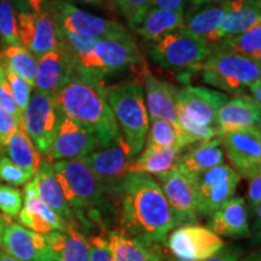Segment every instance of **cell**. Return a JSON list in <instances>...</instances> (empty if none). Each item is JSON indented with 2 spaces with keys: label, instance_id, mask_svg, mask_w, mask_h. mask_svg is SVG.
<instances>
[{
  "label": "cell",
  "instance_id": "17",
  "mask_svg": "<svg viewBox=\"0 0 261 261\" xmlns=\"http://www.w3.org/2000/svg\"><path fill=\"white\" fill-rule=\"evenodd\" d=\"M166 200L180 223L194 224L198 218L197 191L194 179L185 175L178 167L156 175Z\"/></svg>",
  "mask_w": 261,
  "mask_h": 261
},
{
  "label": "cell",
  "instance_id": "9",
  "mask_svg": "<svg viewBox=\"0 0 261 261\" xmlns=\"http://www.w3.org/2000/svg\"><path fill=\"white\" fill-rule=\"evenodd\" d=\"M57 29L92 39H122L132 37L128 29L113 19L98 17L67 0L50 2Z\"/></svg>",
  "mask_w": 261,
  "mask_h": 261
},
{
  "label": "cell",
  "instance_id": "53",
  "mask_svg": "<svg viewBox=\"0 0 261 261\" xmlns=\"http://www.w3.org/2000/svg\"><path fill=\"white\" fill-rule=\"evenodd\" d=\"M3 230H4V223H3V218L0 217V240H2Z\"/></svg>",
  "mask_w": 261,
  "mask_h": 261
},
{
  "label": "cell",
  "instance_id": "28",
  "mask_svg": "<svg viewBox=\"0 0 261 261\" xmlns=\"http://www.w3.org/2000/svg\"><path fill=\"white\" fill-rule=\"evenodd\" d=\"M181 148L169 146V148H151L145 146L142 154L130 162L128 173H142V174H162L177 167L179 159L182 154Z\"/></svg>",
  "mask_w": 261,
  "mask_h": 261
},
{
  "label": "cell",
  "instance_id": "1",
  "mask_svg": "<svg viewBox=\"0 0 261 261\" xmlns=\"http://www.w3.org/2000/svg\"><path fill=\"white\" fill-rule=\"evenodd\" d=\"M119 208L120 231L148 243H165L180 225L159 182L148 174L128 173L113 192Z\"/></svg>",
  "mask_w": 261,
  "mask_h": 261
},
{
  "label": "cell",
  "instance_id": "47",
  "mask_svg": "<svg viewBox=\"0 0 261 261\" xmlns=\"http://www.w3.org/2000/svg\"><path fill=\"white\" fill-rule=\"evenodd\" d=\"M261 3V0H215V4L220 5L221 8H224L227 11L230 10L241 8V6L249 5V4H257Z\"/></svg>",
  "mask_w": 261,
  "mask_h": 261
},
{
  "label": "cell",
  "instance_id": "54",
  "mask_svg": "<svg viewBox=\"0 0 261 261\" xmlns=\"http://www.w3.org/2000/svg\"><path fill=\"white\" fill-rule=\"evenodd\" d=\"M112 3H113L114 5L117 6V4H119V0H112Z\"/></svg>",
  "mask_w": 261,
  "mask_h": 261
},
{
  "label": "cell",
  "instance_id": "21",
  "mask_svg": "<svg viewBox=\"0 0 261 261\" xmlns=\"http://www.w3.org/2000/svg\"><path fill=\"white\" fill-rule=\"evenodd\" d=\"M261 106L250 94L241 93L228 99L217 113L220 135L233 130L256 127L260 128Z\"/></svg>",
  "mask_w": 261,
  "mask_h": 261
},
{
  "label": "cell",
  "instance_id": "49",
  "mask_svg": "<svg viewBox=\"0 0 261 261\" xmlns=\"http://www.w3.org/2000/svg\"><path fill=\"white\" fill-rule=\"evenodd\" d=\"M67 2H70V0H67ZM73 2L85 3V4L94 5L98 6V8H107V6L110 5L112 0H73Z\"/></svg>",
  "mask_w": 261,
  "mask_h": 261
},
{
  "label": "cell",
  "instance_id": "33",
  "mask_svg": "<svg viewBox=\"0 0 261 261\" xmlns=\"http://www.w3.org/2000/svg\"><path fill=\"white\" fill-rule=\"evenodd\" d=\"M211 47L249 58L261 64V23L236 37L223 39L217 44L211 45Z\"/></svg>",
  "mask_w": 261,
  "mask_h": 261
},
{
  "label": "cell",
  "instance_id": "52",
  "mask_svg": "<svg viewBox=\"0 0 261 261\" xmlns=\"http://www.w3.org/2000/svg\"><path fill=\"white\" fill-rule=\"evenodd\" d=\"M0 261H18V260H16L15 257L9 255L6 252H0Z\"/></svg>",
  "mask_w": 261,
  "mask_h": 261
},
{
  "label": "cell",
  "instance_id": "37",
  "mask_svg": "<svg viewBox=\"0 0 261 261\" xmlns=\"http://www.w3.org/2000/svg\"><path fill=\"white\" fill-rule=\"evenodd\" d=\"M117 8L121 10L129 28L136 31L151 9V0H119Z\"/></svg>",
  "mask_w": 261,
  "mask_h": 261
},
{
  "label": "cell",
  "instance_id": "40",
  "mask_svg": "<svg viewBox=\"0 0 261 261\" xmlns=\"http://www.w3.org/2000/svg\"><path fill=\"white\" fill-rule=\"evenodd\" d=\"M33 175L24 169L15 165L5 156L0 158V180L8 182L12 187H22L31 180Z\"/></svg>",
  "mask_w": 261,
  "mask_h": 261
},
{
  "label": "cell",
  "instance_id": "45",
  "mask_svg": "<svg viewBox=\"0 0 261 261\" xmlns=\"http://www.w3.org/2000/svg\"><path fill=\"white\" fill-rule=\"evenodd\" d=\"M240 255V250L232 247H226V244H225L224 248H221L219 252L201 261H238Z\"/></svg>",
  "mask_w": 261,
  "mask_h": 261
},
{
  "label": "cell",
  "instance_id": "26",
  "mask_svg": "<svg viewBox=\"0 0 261 261\" xmlns=\"http://www.w3.org/2000/svg\"><path fill=\"white\" fill-rule=\"evenodd\" d=\"M114 261H162L163 252L159 243L127 236L122 231H110L108 234Z\"/></svg>",
  "mask_w": 261,
  "mask_h": 261
},
{
  "label": "cell",
  "instance_id": "48",
  "mask_svg": "<svg viewBox=\"0 0 261 261\" xmlns=\"http://www.w3.org/2000/svg\"><path fill=\"white\" fill-rule=\"evenodd\" d=\"M248 89H249L250 93H252L250 96L253 97V99L261 106V81L256 80L255 83H253Z\"/></svg>",
  "mask_w": 261,
  "mask_h": 261
},
{
  "label": "cell",
  "instance_id": "8",
  "mask_svg": "<svg viewBox=\"0 0 261 261\" xmlns=\"http://www.w3.org/2000/svg\"><path fill=\"white\" fill-rule=\"evenodd\" d=\"M212 48L203 39L195 37L184 29L168 33L151 42L149 55L151 60L166 69H191L210 56Z\"/></svg>",
  "mask_w": 261,
  "mask_h": 261
},
{
  "label": "cell",
  "instance_id": "10",
  "mask_svg": "<svg viewBox=\"0 0 261 261\" xmlns=\"http://www.w3.org/2000/svg\"><path fill=\"white\" fill-rule=\"evenodd\" d=\"M97 149H99V143L96 133L89 127L74 121L57 108L56 130L50 148L45 154V160L52 163L85 158Z\"/></svg>",
  "mask_w": 261,
  "mask_h": 261
},
{
  "label": "cell",
  "instance_id": "25",
  "mask_svg": "<svg viewBox=\"0 0 261 261\" xmlns=\"http://www.w3.org/2000/svg\"><path fill=\"white\" fill-rule=\"evenodd\" d=\"M17 217L22 226L40 234L64 231L70 225L46 204L42 203L27 187L24 188V205Z\"/></svg>",
  "mask_w": 261,
  "mask_h": 261
},
{
  "label": "cell",
  "instance_id": "19",
  "mask_svg": "<svg viewBox=\"0 0 261 261\" xmlns=\"http://www.w3.org/2000/svg\"><path fill=\"white\" fill-rule=\"evenodd\" d=\"M0 241L5 252L18 261H56L45 234L34 232L19 224L4 227Z\"/></svg>",
  "mask_w": 261,
  "mask_h": 261
},
{
  "label": "cell",
  "instance_id": "38",
  "mask_svg": "<svg viewBox=\"0 0 261 261\" xmlns=\"http://www.w3.org/2000/svg\"><path fill=\"white\" fill-rule=\"evenodd\" d=\"M4 69L6 79H8L10 90H11L16 106H17L18 110L22 113V115H23V110L25 109V107H27L29 98H31L33 87L27 83V81L21 79V77L17 76L15 73H12L11 70H9L5 65Z\"/></svg>",
  "mask_w": 261,
  "mask_h": 261
},
{
  "label": "cell",
  "instance_id": "22",
  "mask_svg": "<svg viewBox=\"0 0 261 261\" xmlns=\"http://www.w3.org/2000/svg\"><path fill=\"white\" fill-rule=\"evenodd\" d=\"M29 190L33 191L42 203L51 208L55 213H57L62 219L68 224H75L74 215L71 213L69 205L65 202L63 192L61 190L56 175L52 169L51 162L41 161L38 171L34 173L31 180L25 184Z\"/></svg>",
  "mask_w": 261,
  "mask_h": 261
},
{
  "label": "cell",
  "instance_id": "32",
  "mask_svg": "<svg viewBox=\"0 0 261 261\" xmlns=\"http://www.w3.org/2000/svg\"><path fill=\"white\" fill-rule=\"evenodd\" d=\"M261 23V3L241 6L226 12L223 23L215 33L213 44L226 38L236 37Z\"/></svg>",
  "mask_w": 261,
  "mask_h": 261
},
{
  "label": "cell",
  "instance_id": "36",
  "mask_svg": "<svg viewBox=\"0 0 261 261\" xmlns=\"http://www.w3.org/2000/svg\"><path fill=\"white\" fill-rule=\"evenodd\" d=\"M0 40L6 46L21 45L17 17L12 0H0Z\"/></svg>",
  "mask_w": 261,
  "mask_h": 261
},
{
  "label": "cell",
  "instance_id": "6",
  "mask_svg": "<svg viewBox=\"0 0 261 261\" xmlns=\"http://www.w3.org/2000/svg\"><path fill=\"white\" fill-rule=\"evenodd\" d=\"M198 70L204 84L226 93H243L261 77L260 63L215 48H212L210 56L196 68V71Z\"/></svg>",
  "mask_w": 261,
  "mask_h": 261
},
{
  "label": "cell",
  "instance_id": "18",
  "mask_svg": "<svg viewBox=\"0 0 261 261\" xmlns=\"http://www.w3.org/2000/svg\"><path fill=\"white\" fill-rule=\"evenodd\" d=\"M177 87L167 81L159 79L154 74L146 73L144 81V100L150 120H165L177 130L180 140L187 148L189 140L179 123L174 104V94Z\"/></svg>",
  "mask_w": 261,
  "mask_h": 261
},
{
  "label": "cell",
  "instance_id": "4",
  "mask_svg": "<svg viewBox=\"0 0 261 261\" xmlns=\"http://www.w3.org/2000/svg\"><path fill=\"white\" fill-rule=\"evenodd\" d=\"M52 169L71 213L83 220L103 204L106 190L97 180L84 158L52 162Z\"/></svg>",
  "mask_w": 261,
  "mask_h": 261
},
{
  "label": "cell",
  "instance_id": "14",
  "mask_svg": "<svg viewBox=\"0 0 261 261\" xmlns=\"http://www.w3.org/2000/svg\"><path fill=\"white\" fill-rule=\"evenodd\" d=\"M25 132L41 155L50 148L57 126V102L52 94L34 91L23 110Z\"/></svg>",
  "mask_w": 261,
  "mask_h": 261
},
{
  "label": "cell",
  "instance_id": "30",
  "mask_svg": "<svg viewBox=\"0 0 261 261\" xmlns=\"http://www.w3.org/2000/svg\"><path fill=\"white\" fill-rule=\"evenodd\" d=\"M9 160L24 171L34 175L41 163V154L35 148L25 132L23 122L18 123L17 129L9 137L4 145Z\"/></svg>",
  "mask_w": 261,
  "mask_h": 261
},
{
  "label": "cell",
  "instance_id": "39",
  "mask_svg": "<svg viewBox=\"0 0 261 261\" xmlns=\"http://www.w3.org/2000/svg\"><path fill=\"white\" fill-rule=\"evenodd\" d=\"M23 204L22 192L10 185H0V211L9 218L17 217Z\"/></svg>",
  "mask_w": 261,
  "mask_h": 261
},
{
  "label": "cell",
  "instance_id": "12",
  "mask_svg": "<svg viewBox=\"0 0 261 261\" xmlns=\"http://www.w3.org/2000/svg\"><path fill=\"white\" fill-rule=\"evenodd\" d=\"M221 148L230 161V167L240 178L252 179L261 174L260 128L250 127L220 135Z\"/></svg>",
  "mask_w": 261,
  "mask_h": 261
},
{
  "label": "cell",
  "instance_id": "46",
  "mask_svg": "<svg viewBox=\"0 0 261 261\" xmlns=\"http://www.w3.org/2000/svg\"><path fill=\"white\" fill-rule=\"evenodd\" d=\"M187 0H151V8L184 12Z\"/></svg>",
  "mask_w": 261,
  "mask_h": 261
},
{
  "label": "cell",
  "instance_id": "34",
  "mask_svg": "<svg viewBox=\"0 0 261 261\" xmlns=\"http://www.w3.org/2000/svg\"><path fill=\"white\" fill-rule=\"evenodd\" d=\"M0 61L9 70H11L21 79L27 81L34 89L38 60L32 52H29L22 45L6 46L0 52Z\"/></svg>",
  "mask_w": 261,
  "mask_h": 261
},
{
  "label": "cell",
  "instance_id": "24",
  "mask_svg": "<svg viewBox=\"0 0 261 261\" xmlns=\"http://www.w3.org/2000/svg\"><path fill=\"white\" fill-rule=\"evenodd\" d=\"M219 237H246L249 234V213L241 196L230 198L211 215L210 226Z\"/></svg>",
  "mask_w": 261,
  "mask_h": 261
},
{
  "label": "cell",
  "instance_id": "11",
  "mask_svg": "<svg viewBox=\"0 0 261 261\" xmlns=\"http://www.w3.org/2000/svg\"><path fill=\"white\" fill-rule=\"evenodd\" d=\"M165 244L175 261H201L219 252L225 241L208 226L184 224L173 228Z\"/></svg>",
  "mask_w": 261,
  "mask_h": 261
},
{
  "label": "cell",
  "instance_id": "16",
  "mask_svg": "<svg viewBox=\"0 0 261 261\" xmlns=\"http://www.w3.org/2000/svg\"><path fill=\"white\" fill-rule=\"evenodd\" d=\"M240 180V175L224 163L194 179L197 191L198 217L212 215L232 198Z\"/></svg>",
  "mask_w": 261,
  "mask_h": 261
},
{
  "label": "cell",
  "instance_id": "42",
  "mask_svg": "<svg viewBox=\"0 0 261 261\" xmlns=\"http://www.w3.org/2000/svg\"><path fill=\"white\" fill-rule=\"evenodd\" d=\"M0 109L9 113L11 116H14L18 123L23 122V120H22L23 115L18 110V108L14 100V97H12L8 79H6L4 65H3L2 61H0Z\"/></svg>",
  "mask_w": 261,
  "mask_h": 261
},
{
  "label": "cell",
  "instance_id": "44",
  "mask_svg": "<svg viewBox=\"0 0 261 261\" xmlns=\"http://www.w3.org/2000/svg\"><path fill=\"white\" fill-rule=\"evenodd\" d=\"M17 127L18 122L16 121L15 117L0 109V152L4 151L6 140L17 129Z\"/></svg>",
  "mask_w": 261,
  "mask_h": 261
},
{
  "label": "cell",
  "instance_id": "50",
  "mask_svg": "<svg viewBox=\"0 0 261 261\" xmlns=\"http://www.w3.org/2000/svg\"><path fill=\"white\" fill-rule=\"evenodd\" d=\"M238 261H261L260 252H254L252 254H249L248 256L243 257L242 260H238Z\"/></svg>",
  "mask_w": 261,
  "mask_h": 261
},
{
  "label": "cell",
  "instance_id": "31",
  "mask_svg": "<svg viewBox=\"0 0 261 261\" xmlns=\"http://www.w3.org/2000/svg\"><path fill=\"white\" fill-rule=\"evenodd\" d=\"M226 10L218 4H207L198 8L194 14L188 16L182 29L195 37L203 39L208 45L213 44L215 33L223 23Z\"/></svg>",
  "mask_w": 261,
  "mask_h": 261
},
{
  "label": "cell",
  "instance_id": "5",
  "mask_svg": "<svg viewBox=\"0 0 261 261\" xmlns=\"http://www.w3.org/2000/svg\"><path fill=\"white\" fill-rule=\"evenodd\" d=\"M18 38L21 45L40 57L60 46L57 24L46 0H16Z\"/></svg>",
  "mask_w": 261,
  "mask_h": 261
},
{
  "label": "cell",
  "instance_id": "35",
  "mask_svg": "<svg viewBox=\"0 0 261 261\" xmlns=\"http://www.w3.org/2000/svg\"><path fill=\"white\" fill-rule=\"evenodd\" d=\"M144 146H151V148L177 146L185 149L177 130L165 120H149V129L145 137Z\"/></svg>",
  "mask_w": 261,
  "mask_h": 261
},
{
  "label": "cell",
  "instance_id": "41",
  "mask_svg": "<svg viewBox=\"0 0 261 261\" xmlns=\"http://www.w3.org/2000/svg\"><path fill=\"white\" fill-rule=\"evenodd\" d=\"M248 203L253 217V232L260 234L261 226V174L249 179L248 187Z\"/></svg>",
  "mask_w": 261,
  "mask_h": 261
},
{
  "label": "cell",
  "instance_id": "7",
  "mask_svg": "<svg viewBox=\"0 0 261 261\" xmlns=\"http://www.w3.org/2000/svg\"><path fill=\"white\" fill-rule=\"evenodd\" d=\"M142 55L132 37L122 39H97L94 46L83 56L73 60L74 69L79 73L104 79L140 64Z\"/></svg>",
  "mask_w": 261,
  "mask_h": 261
},
{
  "label": "cell",
  "instance_id": "27",
  "mask_svg": "<svg viewBox=\"0 0 261 261\" xmlns=\"http://www.w3.org/2000/svg\"><path fill=\"white\" fill-rule=\"evenodd\" d=\"M45 237L56 261H89L87 238L75 224H70L64 231L45 234Z\"/></svg>",
  "mask_w": 261,
  "mask_h": 261
},
{
  "label": "cell",
  "instance_id": "13",
  "mask_svg": "<svg viewBox=\"0 0 261 261\" xmlns=\"http://www.w3.org/2000/svg\"><path fill=\"white\" fill-rule=\"evenodd\" d=\"M136 158L121 133L107 145L97 149L84 160L106 192H114L127 174L128 166Z\"/></svg>",
  "mask_w": 261,
  "mask_h": 261
},
{
  "label": "cell",
  "instance_id": "20",
  "mask_svg": "<svg viewBox=\"0 0 261 261\" xmlns=\"http://www.w3.org/2000/svg\"><path fill=\"white\" fill-rule=\"evenodd\" d=\"M37 60L34 89L56 97L58 91L73 74V61L61 45Z\"/></svg>",
  "mask_w": 261,
  "mask_h": 261
},
{
  "label": "cell",
  "instance_id": "29",
  "mask_svg": "<svg viewBox=\"0 0 261 261\" xmlns=\"http://www.w3.org/2000/svg\"><path fill=\"white\" fill-rule=\"evenodd\" d=\"M184 21V12L151 8L135 32L146 41L154 42L168 33L182 29Z\"/></svg>",
  "mask_w": 261,
  "mask_h": 261
},
{
  "label": "cell",
  "instance_id": "3",
  "mask_svg": "<svg viewBox=\"0 0 261 261\" xmlns=\"http://www.w3.org/2000/svg\"><path fill=\"white\" fill-rule=\"evenodd\" d=\"M106 96L120 132L137 158L144 148L149 129L143 86L136 81H126L107 87Z\"/></svg>",
  "mask_w": 261,
  "mask_h": 261
},
{
  "label": "cell",
  "instance_id": "51",
  "mask_svg": "<svg viewBox=\"0 0 261 261\" xmlns=\"http://www.w3.org/2000/svg\"><path fill=\"white\" fill-rule=\"evenodd\" d=\"M191 4L195 6V8H201V6L203 5H207L210 4V3H212V0H190Z\"/></svg>",
  "mask_w": 261,
  "mask_h": 261
},
{
  "label": "cell",
  "instance_id": "15",
  "mask_svg": "<svg viewBox=\"0 0 261 261\" xmlns=\"http://www.w3.org/2000/svg\"><path fill=\"white\" fill-rule=\"evenodd\" d=\"M228 100L226 93L207 87L185 86L175 90L174 104L179 115L200 126L218 128L217 113ZM219 129V128H218Z\"/></svg>",
  "mask_w": 261,
  "mask_h": 261
},
{
  "label": "cell",
  "instance_id": "43",
  "mask_svg": "<svg viewBox=\"0 0 261 261\" xmlns=\"http://www.w3.org/2000/svg\"><path fill=\"white\" fill-rule=\"evenodd\" d=\"M89 243V261H114L108 238L92 236L87 240Z\"/></svg>",
  "mask_w": 261,
  "mask_h": 261
},
{
  "label": "cell",
  "instance_id": "23",
  "mask_svg": "<svg viewBox=\"0 0 261 261\" xmlns=\"http://www.w3.org/2000/svg\"><path fill=\"white\" fill-rule=\"evenodd\" d=\"M224 161L225 156L219 136L188 145L182 150L177 167L189 178L196 179L208 169L223 165Z\"/></svg>",
  "mask_w": 261,
  "mask_h": 261
},
{
  "label": "cell",
  "instance_id": "2",
  "mask_svg": "<svg viewBox=\"0 0 261 261\" xmlns=\"http://www.w3.org/2000/svg\"><path fill=\"white\" fill-rule=\"evenodd\" d=\"M106 90L104 79L74 69L56 94L58 109L74 121L92 129L99 149L109 145L121 133L108 104Z\"/></svg>",
  "mask_w": 261,
  "mask_h": 261
}]
</instances>
